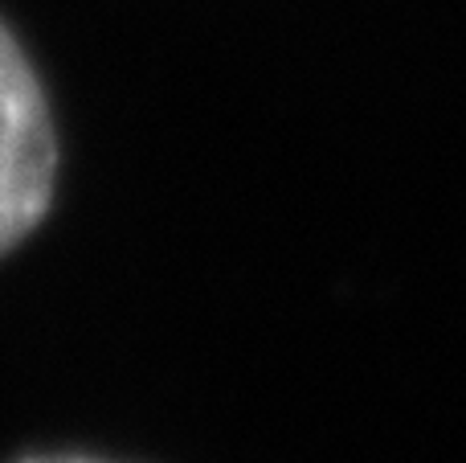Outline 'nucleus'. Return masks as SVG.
<instances>
[{
	"mask_svg": "<svg viewBox=\"0 0 466 463\" xmlns=\"http://www.w3.org/2000/svg\"><path fill=\"white\" fill-rule=\"evenodd\" d=\"M54 107L21 37L0 21V259L54 210L57 193Z\"/></svg>",
	"mask_w": 466,
	"mask_h": 463,
	"instance_id": "nucleus-1",
	"label": "nucleus"
},
{
	"mask_svg": "<svg viewBox=\"0 0 466 463\" xmlns=\"http://www.w3.org/2000/svg\"><path fill=\"white\" fill-rule=\"evenodd\" d=\"M13 463H111V459L78 456V451H37V456H16Z\"/></svg>",
	"mask_w": 466,
	"mask_h": 463,
	"instance_id": "nucleus-2",
	"label": "nucleus"
}]
</instances>
